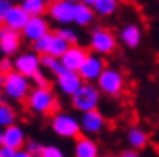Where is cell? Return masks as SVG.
Returning a JSON list of instances; mask_svg holds the SVG:
<instances>
[{
	"label": "cell",
	"instance_id": "obj_1",
	"mask_svg": "<svg viewBox=\"0 0 159 157\" xmlns=\"http://www.w3.org/2000/svg\"><path fill=\"white\" fill-rule=\"evenodd\" d=\"M2 88H3V95L10 99V101H16V103H21L26 101L27 95L31 93L32 90V82L29 77H26L24 74L18 72L16 69L5 72L2 80Z\"/></svg>",
	"mask_w": 159,
	"mask_h": 157
},
{
	"label": "cell",
	"instance_id": "obj_2",
	"mask_svg": "<svg viewBox=\"0 0 159 157\" xmlns=\"http://www.w3.org/2000/svg\"><path fill=\"white\" fill-rule=\"evenodd\" d=\"M26 104L32 112L40 114V116H48L57 112L60 104L58 99L55 96V93L50 90V87H34L31 90V93L26 98Z\"/></svg>",
	"mask_w": 159,
	"mask_h": 157
},
{
	"label": "cell",
	"instance_id": "obj_3",
	"mask_svg": "<svg viewBox=\"0 0 159 157\" xmlns=\"http://www.w3.org/2000/svg\"><path fill=\"white\" fill-rule=\"evenodd\" d=\"M50 127L53 133L64 138V140H76V138L82 133L80 128V119H77L71 112H64V111H58L53 112L52 120H50Z\"/></svg>",
	"mask_w": 159,
	"mask_h": 157
},
{
	"label": "cell",
	"instance_id": "obj_4",
	"mask_svg": "<svg viewBox=\"0 0 159 157\" xmlns=\"http://www.w3.org/2000/svg\"><path fill=\"white\" fill-rule=\"evenodd\" d=\"M101 99V91L93 82H84L82 87L71 96V104L77 112H87L92 109H98Z\"/></svg>",
	"mask_w": 159,
	"mask_h": 157
},
{
	"label": "cell",
	"instance_id": "obj_5",
	"mask_svg": "<svg viewBox=\"0 0 159 157\" xmlns=\"http://www.w3.org/2000/svg\"><path fill=\"white\" fill-rule=\"evenodd\" d=\"M97 87L100 88L101 93L108 96H119L125 87L124 74L114 68H105V71L101 72V76L97 80Z\"/></svg>",
	"mask_w": 159,
	"mask_h": 157
},
{
	"label": "cell",
	"instance_id": "obj_6",
	"mask_svg": "<svg viewBox=\"0 0 159 157\" xmlns=\"http://www.w3.org/2000/svg\"><path fill=\"white\" fill-rule=\"evenodd\" d=\"M89 45L92 51L101 55V56H106V55H111L117 48V39L106 27H95L90 32Z\"/></svg>",
	"mask_w": 159,
	"mask_h": 157
},
{
	"label": "cell",
	"instance_id": "obj_7",
	"mask_svg": "<svg viewBox=\"0 0 159 157\" xmlns=\"http://www.w3.org/2000/svg\"><path fill=\"white\" fill-rule=\"evenodd\" d=\"M69 43L61 39L57 32H48L43 37H40L39 40L32 42V50L37 51L39 55H52V56L61 58L63 53L68 50Z\"/></svg>",
	"mask_w": 159,
	"mask_h": 157
},
{
	"label": "cell",
	"instance_id": "obj_8",
	"mask_svg": "<svg viewBox=\"0 0 159 157\" xmlns=\"http://www.w3.org/2000/svg\"><path fill=\"white\" fill-rule=\"evenodd\" d=\"M48 16L53 23L60 26H66L74 23V16H76V3L69 2V0H57L48 5Z\"/></svg>",
	"mask_w": 159,
	"mask_h": 157
},
{
	"label": "cell",
	"instance_id": "obj_9",
	"mask_svg": "<svg viewBox=\"0 0 159 157\" xmlns=\"http://www.w3.org/2000/svg\"><path fill=\"white\" fill-rule=\"evenodd\" d=\"M105 59H103L101 55L92 51L87 55L85 61L82 63V66L79 68V74L80 77L84 79V82H93V84H97L98 77L101 76V72L105 71Z\"/></svg>",
	"mask_w": 159,
	"mask_h": 157
},
{
	"label": "cell",
	"instance_id": "obj_10",
	"mask_svg": "<svg viewBox=\"0 0 159 157\" xmlns=\"http://www.w3.org/2000/svg\"><path fill=\"white\" fill-rule=\"evenodd\" d=\"M13 66L18 72L24 74L26 77H32L37 71H40L42 63H40V55L37 51H24L18 53L13 59Z\"/></svg>",
	"mask_w": 159,
	"mask_h": 157
},
{
	"label": "cell",
	"instance_id": "obj_11",
	"mask_svg": "<svg viewBox=\"0 0 159 157\" xmlns=\"http://www.w3.org/2000/svg\"><path fill=\"white\" fill-rule=\"evenodd\" d=\"M57 77V88L61 91L64 96H72L76 91L82 87L84 79L80 77V74L77 71H71V69H64L63 72H60Z\"/></svg>",
	"mask_w": 159,
	"mask_h": 157
},
{
	"label": "cell",
	"instance_id": "obj_12",
	"mask_svg": "<svg viewBox=\"0 0 159 157\" xmlns=\"http://www.w3.org/2000/svg\"><path fill=\"white\" fill-rule=\"evenodd\" d=\"M21 48V32L10 29L8 26H0V53L5 56H15Z\"/></svg>",
	"mask_w": 159,
	"mask_h": 157
},
{
	"label": "cell",
	"instance_id": "obj_13",
	"mask_svg": "<svg viewBox=\"0 0 159 157\" xmlns=\"http://www.w3.org/2000/svg\"><path fill=\"white\" fill-rule=\"evenodd\" d=\"M106 127V119L98 109H92L87 112H82L80 116V128L82 133L85 135H98L105 130Z\"/></svg>",
	"mask_w": 159,
	"mask_h": 157
},
{
	"label": "cell",
	"instance_id": "obj_14",
	"mask_svg": "<svg viewBox=\"0 0 159 157\" xmlns=\"http://www.w3.org/2000/svg\"><path fill=\"white\" fill-rule=\"evenodd\" d=\"M50 32V23L45 16H31L27 24L24 26V29L21 31L23 37L27 42H35L45 34Z\"/></svg>",
	"mask_w": 159,
	"mask_h": 157
},
{
	"label": "cell",
	"instance_id": "obj_15",
	"mask_svg": "<svg viewBox=\"0 0 159 157\" xmlns=\"http://www.w3.org/2000/svg\"><path fill=\"white\" fill-rule=\"evenodd\" d=\"M89 51L79 43H72L68 47V50L63 53L61 56V63L66 69L71 71H79V68L82 66V63L85 61Z\"/></svg>",
	"mask_w": 159,
	"mask_h": 157
},
{
	"label": "cell",
	"instance_id": "obj_16",
	"mask_svg": "<svg viewBox=\"0 0 159 157\" xmlns=\"http://www.w3.org/2000/svg\"><path fill=\"white\" fill-rule=\"evenodd\" d=\"M29 18L31 15L27 13L24 10V7L20 3V5H11V8L8 10L7 16H5V20H3V24L8 26L10 29H15V31H23L24 29V26L27 24V21H29Z\"/></svg>",
	"mask_w": 159,
	"mask_h": 157
},
{
	"label": "cell",
	"instance_id": "obj_17",
	"mask_svg": "<svg viewBox=\"0 0 159 157\" xmlns=\"http://www.w3.org/2000/svg\"><path fill=\"white\" fill-rule=\"evenodd\" d=\"M119 39L127 48H138L143 40L142 27L137 23H127L119 32Z\"/></svg>",
	"mask_w": 159,
	"mask_h": 157
},
{
	"label": "cell",
	"instance_id": "obj_18",
	"mask_svg": "<svg viewBox=\"0 0 159 157\" xmlns=\"http://www.w3.org/2000/svg\"><path fill=\"white\" fill-rule=\"evenodd\" d=\"M74 155L76 157H98L100 155V147L97 141L87 136H77L76 144H74Z\"/></svg>",
	"mask_w": 159,
	"mask_h": 157
},
{
	"label": "cell",
	"instance_id": "obj_19",
	"mask_svg": "<svg viewBox=\"0 0 159 157\" xmlns=\"http://www.w3.org/2000/svg\"><path fill=\"white\" fill-rule=\"evenodd\" d=\"M3 144L7 146H11L15 147V149H21V147H24L26 144V133L24 130L20 127V125H10L3 128V140H2Z\"/></svg>",
	"mask_w": 159,
	"mask_h": 157
},
{
	"label": "cell",
	"instance_id": "obj_20",
	"mask_svg": "<svg viewBox=\"0 0 159 157\" xmlns=\"http://www.w3.org/2000/svg\"><path fill=\"white\" fill-rule=\"evenodd\" d=\"M95 10L92 5H87L84 2H77L76 3V16H74V24H77L80 27H87L95 21Z\"/></svg>",
	"mask_w": 159,
	"mask_h": 157
},
{
	"label": "cell",
	"instance_id": "obj_21",
	"mask_svg": "<svg viewBox=\"0 0 159 157\" xmlns=\"http://www.w3.org/2000/svg\"><path fill=\"white\" fill-rule=\"evenodd\" d=\"M149 141V135L143 130V128L140 127H132L130 130L127 132V143L130 147H134V149H143L146 147Z\"/></svg>",
	"mask_w": 159,
	"mask_h": 157
},
{
	"label": "cell",
	"instance_id": "obj_22",
	"mask_svg": "<svg viewBox=\"0 0 159 157\" xmlns=\"http://www.w3.org/2000/svg\"><path fill=\"white\" fill-rule=\"evenodd\" d=\"M92 7H93V10H95L97 16L108 18V16L114 15L117 11L119 0H95V3Z\"/></svg>",
	"mask_w": 159,
	"mask_h": 157
},
{
	"label": "cell",
	"instance_id": "obj_23",
	"mask_svg": "<svg viewBox=\"0 0 159 157\" xmlns=\"http://www.w3.org/2000/svg\"><path fill=\"white\" fill-rule=\"evenodd\" d=\"M40 63H42V68L47 69L48 72H52L53 76H58L60 72H63L66 69L61 63V58L52 56V55H40Z\"/></svg>",
	"mask_w": 159,
	"mask_h": 157
},
{
	"label": "cell",
	"instance_id": "obj_24",
	"mask_svg": "<svg viewBox=\"0 0 159 157\" xmlns=\"http://www.w3.org/2000/svg\"><path fill=\"white\" fill-rule=\"evenodd\" d=\"M21 5L31 16H43L48 11V3L45 0H23Z\"/></svg>",
	"mask_w": 159,
	"mask_h": 157
},
{
	"label": "cell",
	"instance_id": "obj_25",
	"mask_svg": "<svg viewBox=\"0 0 159 157\" xmlns=\"http://www.w3.org/2000/svg\"><path fill=\"white\" fill-rule=\"evenodd\" d=\"M16 124V111L8 104L0 101V128H7Z\"/></svg>",
	"mask_w": 159,
	"mask_h": 157
},
{
	"label": "cell",
	"instance_id": "obj_26",
	"mask_svg": "<svg viewBox=\"0 0 159 157\" xmlns=\"http://www.w3.org/2000/svg\"><path fill=\"white\" fill-rule=\"evenodd\" d=\"M57 32L61 39H64L69 45H72V43H79V34H77V31L74 29V27H71L69 24H66V26H60L57 31Z\"/></svg>",
	"mask_w": 159,
	"mask_h": 157
},
{
	"label": "cell",
	"instance_id": "obj_27",
	"mask_svg": "<svg viewBox=\"0 0 159 157\" xmlns=\"http://www.w3.org/2000/svg\"><path fill=\"white\" fill-rule=\"evenodd\" d=\"M24 149L32 155H42V151H43V144L37 140H31V141H26L24 144Z\"/></svg>",
	"mask_w": 159,
	"mask_h": 157
},
{
	"label": "cell",
	"instance_id": "obj_28",
	"mask_svg": "<svg viewBox=\"0 0 159 157\" xmlns=\"http://www.w3.org/2000/svg\"><path fill=\"white\" fill-rule=\"evenodd\" d=\"M31 82H32V85H34V87H42V88L50 87V79L47 77L42 71H37L34 76L31 77Z\"/></svg>",
	"mask_w": 159,
	"mask_h": 157
},
{
	"label": "cell",
	"instance_id": "obj_29",
	"mask_svg": "<svg viewBox=\"0 0 159 157\" xmlns=\"http://www.w3.org/2000/svg\"><path fill=\"white\" fill-rule=\"evenodd\" d=\"M64 152L61 147L55 146V144H48V146H43V151L40 157H63Z\"/></svg>",
	"mask_w": 159,
	"mask_h": 157
},
{
	"label": "cell",
	"instance_id": "obj_30",
	"mask_svg": "<svg viewBox=\"0 0 159 157\" xmlns=\"http://www.w3.org/2000/svg\"><path fill=\"white\" fill-rule=\"evenodd\" d=\"M11 0H0V24H3V20L8 13V10L11 8Z\"/></svg>",
	"mask_w": 159,
	"mask_h": 157
},
{
	"label": "cell",
	"instance_id": "obj_31",
	"mask_svg": "<svg viewBox=\"0 0 159 157\" xmlns=\"http://www.w3.org/2000/svg\"><path fill=\"white\" fill-rule=\"evenodd\" d=\"M18 154V149L11 146H7V144H0V157H16Z\"/></svg>",
	"mask_w": 159,
	"mask_h": 157
},
{
	"label": "cell",
	"instance_id": "obj_32",
	"mask_svg": "<svg viewBox=\"0 0 159 157\" xmlns=\"http://www.w3.org/2000/svg\"><path fill=\"white\" fill-rule=\"evenodd\" d=\"M0 69L3 71V74H5V72H10V71H13V69H15L13 61L10 59V56H5L2 61H0Z\"/></svg>",
	"mask_w": 159,
	"mask_h": 157
},
{
	"label": "cell",
	"instance_id": "obj_33",
	"mask_svg": "<svg viewBox=\"0 0 159 157\" xmlns=\"http://www.w3.org/2000/svg\"><path fill=\"white\" fill-rule=\"evenodd\" d=\"M120 157H138V149H134V147L125 149L120 152Z\"/></svg>",
	"mask_w": 159,
	"mask_h": 157
},
{
	"label": "cell",
	"instance_id": "obj_34",
	"mask_svg": "<svg viewBox=\"0 0 159 157\" xmlns=\"http://www.w3.org/2000/svg\"><path fill=\"white\" fill-rule=\"evenodd\" d=\"M80 2L87 3V5H93V3H95V0H80Z\"/></svg>",
	"mask_w": 159,
	"mask_h": 157
},
{
	"label": "cell",
	"instance_id": "obj_35",
	"mask_svg": "<svg viewBox=\"0 0 159 157\" xmlns=\"http://www.w3.org/2000/svg\"><path fill=\"white\" fill-rule=\"evenodd\" d=\"M2 140H3V128H0V144H2Z\"/></svg>",
	"mask_w": 159,
	"mask_h": 157
},
{
	"label": "cell",
	"instance_id": "obj_36",
	"mask_svg": "<svg viewBox=\"0 0 159 157\" xmlns=\"http://www.w3.org/2000/svg\"><path fill=\"white\" fill-rule=\"evenodd\" d=\"M2 96H3V88H2V84H0V101H2Z\"/></svg>",
	"mask_w": 159,
	"mask_h": 157
},
{
	"label": "cell",
	"instance_id": "obj_37",
	"mask_svg": "<svg viewBox=\"0 0 159 157\" xmlns=\"http://www.w3.org/2000/svg\"><path fill=\"white\" fill-rule=\"evenodd\" d=\"M45 2H47V3L50 5V3H53V2H57V0H45Z\"/></svg>",
	"mask_w": 159,
	"mask_h": 157
},
{
	"label": "cell",
	"instance_id": "obj_38",
	"mask_svg": "<svg viewBox=\"0 0 159 157\" xmlns=\"http://www.w3.org/2000/svg\"><path fill=\"white\" fill-rule=\"evenodd\" d=\"M2 77H3V71L0 69V80H2Z\"/></svg>",
	"mask_w": 159,
	"mask_h": 157
},
{
	"label": "cell",
	"instance_id": "obj_39",
	"mask_svg": "<svg viewBox=\"0 0 159 157\" xmlns=\"http://www.w3.org/2000/svg\"><path fill=\"white\" fill-rule=\"evenodd\" d=\"M69 2H74V3H77V2H80V0H69Z\"/></svg>",
	"mask_w": 159,
	"mask_h": 157
},
{
	"label": "cell",
	"instance_id": "obj_40",
	"mask_svg": "<svg viewBox=\"0 0 159 157\" xmlns=\"http://www.w3.org/2000/svg\"><path fill=\"white\" fill-rule=\"evenodd\" d=\"M157 154H159V147H157Z\"/></svg>",
	"mask_w": 159,
	"mask_h": 157
}]
</instances>
